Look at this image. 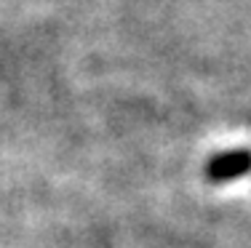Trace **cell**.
Returning <instances> with one entry per match:
<instances>
[{"instance_id":"obj_1","label":"cell","mask_w":251,"mask_h":248,"mask_svg":"<svg viewBox=\"0 0 251 248\" xmlns=\"http://www.w3.org/2000/svg\"><path fill=\"white\" fill-rule=\"evenodd\" d=\"M249 171H251V150H243V147L225 150L206 163V176L211 181H217V184L235 181L241 176H246Z\"/></svg>"}]
</instances>
